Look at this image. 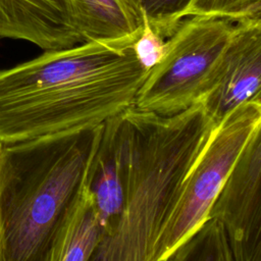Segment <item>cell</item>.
<instances>
[{"label": "cell", "mask_w": 261, "mask_h": 261, "mask_svg": "<svg viewBox=\"0 0 261 261\" xmlns=\"http://www.w3.org/2000/svg\"><path fill=\"white\" fill-rule=\"evenodd\" d=\"M168 260H221L233 261L231 249L221 225L211 217L207 219L170 255Z\"/></svg>", "instance_id": "8fae6325"}, {"label": "cell", "mask_w": 261, "mask_h": 261, "mask_svg": "<svg viewBox=\"0 0 261 261\" xmlns=\"http://www.w3.org/2000/svg\"><path fill=\"white\" fill-rule=\"evenodd\" d=\"M103 232L86 185V190L53 250L51 261L92 260L102 241Z\"/></svg>", "instance_id": "30bf717a"}, {"label": "cell", "mask_w": 261, "mask_h": 261, "mask_svg": "<svg viewBox=\"0 0 261 261\" xmlns=\"http://www.w3.org/2000/svg\"><path fill=\"white\" fill-rule=\"evenodd\" d=\"M134 43L85 42L0 70V141L96 127L134 106L149 72Z\"/></svg>", "instance_id": "6da1fadb"}, {"label": "cell", "mask_w": 261, "mask_h": 261, "mask_svg": "<svg viewBox=\"0 0 261 261\" xmlns=\"http://www.w3.org/2000/svg\"><path fill=\"white\" fill-rule=\"evenodd\" d=\"M217 124L201 101L171 115H117L123 206L92 261H154L158 238Z\"/></svg>", "instance_id": "7a4b0ae2"}, {"label": "cell", "mask_w": 261, "mask_h": 261, "mask_svg": "<svg viewBox=\"0 0 261 261\" xmlns=\"http://www.w3.org/2000/svg\"><path fill=\"white\" fill-rule=\"evenodd\" d=\"M261 94V20L234 22L215 80L200 100L219 124L229 111Z\"/></svg>", "instance_id": "52a82bcc"}, {"label": "cell", "mask_w": 261, "mask_h": 261, "mask_svg": "<svg viewBox=\"0 0 261 261\" xmlns=\"http://www.w3.org/2000/svg\"><path fill=\"white\" fill-rule=\"evenodd\" d=\"M136 6L161 37L169 38L185 18L192 0H133Z\"/></svg>", "instance_id": "4fadbf2b"}, {"label": "cell", "mask_w": 261, "mask_h": 261, "mask_svg": "<svg viewBox=\"0 0 261 261\" xmlns=\"http://www.w3.org/2000/svg\"><path fill=\"white\" fill-rule=\"evenodd\" d=\"M260 123L261 100L252 99L238 105L217 124L158 238L154 261H167L207 219L240 154Z\"/></svg>", "instance_id": "5b68a950"}, {"label": "cell", "mask_w": 261, "mask_h": 261, "mask_svg": "<svg viewBox=\"0 0 261 261\" xmlns=\"http://www.w3.org/2000/svg\"><path fill=\"white\" fill-rule=\"evenodd\" d=\"M193 15L225 18L232 22L261 20V0H192L185 18Z\"/></svg>", "instance_id": "7c38bea8"}, {"label": "cell", "mask_w": 261, "mask_h": 261, "mask_svg": "<svg viewBox=\"0 0 261 261\" xmlns=\"http://www.w3.org/2000/svg\"><path fill=\"white\" fill-rule=\"evenodd\" d=\"M102 124L0 141V261H51L86 190Z\"/></svg>", "instance_id": "3957f363"}, {"label": "cell", "mask_w": 261, "mask_h": 261, "mask_svg": "<svg viewBox=\"0 0 261 261\" xmlns=\"http://www.w3.org/2000/svg\"><path fill=\"white\" fill-rule=\"evenodd\" d=\"M0 39L28 41L44 51L83 43L68 0H0Z\"/></svg>", "instance_id": "ba28073f"}, {"label": "cell", "mask_w": 261, "mask_h": 261, "mask_svg": "<svg viewBox=\"0 0 261 261\" xmlns=\"http://www.w3.org/2000/svg\"><path fill=\"white\" fill-rule=\"evenodd\" d=\"M83 43L97 40L136 42L143 15L133 0H68Z\"/></svg>", "instance_id": "9c48e42d"}, {"label": "cell", "mask_w": 261, "mask_h": 261, "mask_svg": "<svg viewBox=\"0 0 261 261\" xmlns=\"http://www.w3.org/2000/svg\"><path fill=\"white\" fill-rule=\"evenodd\" d=\"M256 99L261 100V94ZM208 217L221 225L233 261H261V123L240 154Z\"/></svg>", "instance_id": "8992f818"}, {"label": "cell", "mask_w": 261, "mask_h": 261, "mask_svg": "<svg viewBox=\"0 0 261 261\" xmlns=\"http://www.w3.org/2000/svg\"><path fill=\"white\" fill-rule=\"evenodd\" d=\"M233 25L212 16L184 18L167 38L162 58L149 69L134 106L171 115L200 101L215 80Z\"/></svg>", "instance_id": "277c9868"}, {"label": "cell", "mask_w": 261, "mask_h": 261, "mask_svg": "<svg viewBox=\"0 0 261 261\" xmlns=\"http://www.w3.org/2000/svg\"><path fill=\"white\" fill-rule=\"evenodd\" d=\"M165 47V39L156 33L143 16L142 32L134 43V50L140 63L149 70L162 58Z\"/></svg>", "instance_id": "5bb4252c"}]
</instances>
